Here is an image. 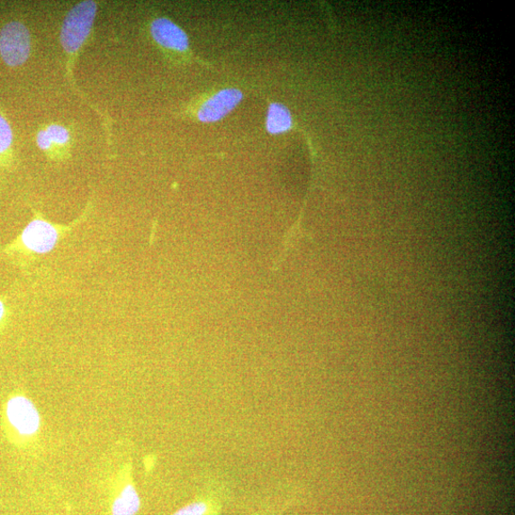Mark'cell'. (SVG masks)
Here are the masks:
<instances>
[{
	"label": "cell",
	"instance_id": "6",
	"mask_svg": "<svg viewBox=\"0 0 515 515\" xmlns=\"http://www.w3.org/2000/svg\"><path fill=\"white\" fill-rule=\"evenodd\" d=\"M59 239V230L50 222L36 219L32 221L22 234L23 246L31 252L46 254L52 251Z\"/></svg>",
	"mask_w": 515,
	"mask_h": 515
},
{
	"label": "cell",
	"instance_id": "7",
	"mask_svg": "<svg viewBox=\"0 0 515 515\" xmlns=\"http://www.w3.org/2000/svg\"><path fill=\"white\" fill-rule=\"evenodd\" d=\"M150 32L154 41L176 52H185L189 48V39L185 32L168 19L159 18L151 23Z\"/></svg>",
	"mask_w": 515,
	"mask_h": 515
},
{
	"label": "cell",
	"instance_id": "5",
	"mask_svg": "<svg viewBox=\"0 0 515 515\" xmlns=\"http://www.w3.org/2000/svg\"><path fill=\"white\" fill-rule=\"evenodd\" d=\"M244 94L237 88H225L206 100L198 111V120L216 122L227 117L243 101Z\"/></svg>",
	"mask_w": 515,
	"mask_h": 515
},
{
	"label": "cell",
	"instance_id": "4",
	"mask_svg": "<svg viewBox=\"0 0 515 515\" xmlns=\"http://www.w3.org/2000/svg\"><path fill=\"white\" fill-rule=\"evenodd\" d=\"M227 492L221 482H209L194 501L172 515H221Z\"/></svg>",
	"mask_w": 515,
	"mask_h": 515
},
{
	"label": "cell",
	"instance_id": "11",
	"mask_svg": "<svg viewBox=\"0 0 515 515\" xmlns=\"http://www.w3.org/2000/svg\"><path fill=\"white\" fill-rule=\"evenodd\" d=\"M48 134H50L53 143H58L59 146H63L69 141L70 135L67 128L60 125H51L48 126L46 129Z\"/></svg>",
	"mask_w": 515,
	"mask_h": 515
},
{
	"label": "cell",
	"instance_id": "13",
	"mask_svg": "<svg viewBox=\"0 0 515 515\" xmlns=\"http://www.w3.org/2000/svg\"><path fill=\"white\" fill-rule=\"evenodd\" d=\"M5 315V305L2 300H0V321H3Z\"/></svg>",
	"mask_w": 515,
	"mask_h": 515
},
{
	"label": "cell",
	"instance_id": "9",
	"mask_svg": "<svg viewBox=\"0 0 515 515\" xmlns=\"http://www.w3.org/2000/svg\"><path fill=\"white\" fill-rule=\"evenodd\" d=\"M140 508V498L136 488L126 485L112 506V515H136Z\"/></svg>",
	"mask_w": 515,
	"mask_h": 515
},
{
	"label": "cell",
	"instance_id": "10",
	"mask_svg": "<svg viewBox=\"0 0 515 515\" xmlns=\"http://www.w3.org/2000/svg\"><path fill=\"white\" fill-rule=\"evenodd\" d=\"M13 132L7 121L0 116V154L5 152L12 144Z\"/></svg>",
	"mask_w": 515,
	"mask_h": 515
},
{
	"label": "cell",
	"instance_id": "1",
	"mask_svg": "<svg viewBox=\"0 0 515 515\" xmlns=\"http://www.w3.org/2000/svg\"><path fill=\"white\" fill-rule=\"evenodd\" d=\"M96 14L95 2H83L77 5L64 20L60 42L68 54H75L88 38Z\"/></svg>",
	"mask_w": 515,
	"mask_h": 515
},
{
	"label": "cell",
	"instance_id": "14",
	"mask_svg": "<svg viewBox=\"0 0 515 515\" xmlns=\"http://www.w3.org/2000/svg\"><path fill=\"white\" fill-rule=\"evenodd\" d=\"M250 515H276V514H270V513L266 512V511H259V512H254Z\"/></svg>",
	"mask_w": 515,
	"mask_h": 515
},
{
	"label": "cell",
	"instance_id": "2",
	"mask_svg": "<svg viewBox=\"0 0 515 515\" xmlns=\"http://www.w3.org/2000/svg\"><path fill=\"white\" fill-rule=\"evenodd\" d=\"M30 51L31 38L24 24L12 22L0 31V55L7 66H23L28 59Z\"/></svg>",
	"mask_w": 515,
	"mask_h": 515
},
{
	"label": "cell",
	"instance_id": "3",
	"mask_svg": "<svg viewBox=\"0 0 515 515\" xmlns=\"http://www.w3.org/2000/svg\"><path fill=\"white\" fill-rule=\"evenodd\" d=\"M6 416L10 425L22 437H33L40 429L41 415L27 397H12L6 406Z\"/></svg>",
	"mask_w": 515,
	"mask_h": 515
},
{
	"label": "cell",
	"instance_id": "8",
	"mask_svg": "<svg viewBox=\"0 0 515 515\" xmlns=\"http://www.w3.org/2000/svg\"><path fill=\"white\" fill-rule=\"evenodd\" d=\"M266 126L267 132L271 135L288 132L294 126L291 111L282 104H271L267 111Z\"/></svg>",
	"mask_w": 515,
	"mask_h": 515
},
{
	"label": "cell",
	"instance_id": "12",
	"mask_svg": "<svg viewBox=\"0 0 515 515\" xmlns=\"http://www.w3.org/2000/svg\"><path fill=\"white\" fill-rule=\"evenodd\" d=\"M37 143L41 149L48 150L52 147L53 141L46 131H41L37 137Z\"/></svg>",
	"mask_w": 515,
	"mask_h": 515
}]
</instances>
